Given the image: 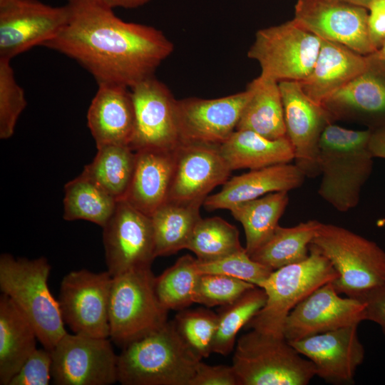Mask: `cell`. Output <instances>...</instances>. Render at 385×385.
Masks as SVG:
<instances>
[{
    "label": "cell",
    "mask_w": 385,
    "mask_h": 385,
    "mask_svg": "<svg viewBox=\"0 0 385 385\" xmlns=\"http://www.w3.org/2000/svg\"><path fill=\"white\" fill-rule=\"evenodd\" d=\"M231 171L220 145L181 142L175 150L168 200L203 205L209 192L225 184Z\"/></svg>",
    "instance_id": "18"
},
{
    "label": "cell",
    "mask_w": 385,
    "mask_h": 385,
    "mask_svg": "<svg viewBox=\"0 0 385 385\" xmlns=\"http://www.w3.org/2000/svg\"><path fill=\"white\" fill-rule=\"evenodd\" d=\"M98 85L87 113L88 126L96 147L106 145L130 147L135 128L130 88L111 83Z\"/></svg>",
    "instance_id": "22"
},
{
    "label": "cell",
    "mask_w": 385,
    "mask_h": 385,
    "mask_svg": "<svg viewBox=\"0 0 385 385\" xmlns=\"http://www.w3.org/2000/svg\"><path fill=\"white\" fill-rule=\"evenodd\" d=\"M51 353L55 384L109 385L118 381V355L108 338L66 332Z\"/></svg>",
    "instance_id": "11"
},
{
    "label": "cell",
    "mask_w": 385,
    "mask_h": 385,
    "mask_svg": "<svg viewBox=\"0 0 385 385\" xmlns=\"http://www.w3.org/2000/svg\"><path fill=\"white\" fill-rule=\"evenodd\" d=\"M113 277L108 272L71 271L60 284L58 302L73 333L108 338L109 300Z\"/></svg>",
    "instance_id": "10"
},
{
    "label": "cell",
    "mask_w": 385,
    "mask_h": 385,
    "mask_svg": "<svg viewBox=\"0 0 385 385\" xmlns=\"http://www.w3.org/2000/svg\"><path fill=\"white\" fill-rule=\"evenodd\" d=\"M198 262L200 274H221L262 287L270 274L274 271L253 260L245 248L221 259L207 262Z\"/></svg>",
    "instance_id": "39"
},
{
    "label": "cell",
    "mask_w": 385,
    "mask_h": 385,
    "mask_svg": "<svg viewBox=\"0 0 385 385\" xmlns=\"http://www.w3.org/2000/svg\"><path fill=\"white\" fill-rule=\"evenodd\" d=\"M175 149L135 151L134 171L123 200L149 217L165 202L173 175Z\"/></svg>",
    "instance_id": "25"
},
{
    "label": "cell",
    "mask_w": 385,
    "mask_h": 385,
    "mask_svg": "<svg viewBox=\"0 0 385 385\" xmlns=\"http://www.w3.org/2000/svg\"><path fill=\"white\" fill-rule=\"evenodd\" d=\"M367 56L343 44L322 39L319 53L307 78L299 84L313 101L322 104L364 71Z\"/></svg>",
    "instance_id": "24"
},
{
    "label": "cell",
    "mask_w": 385,
    "mask_h": 385,
    "mask_svg": "<svg viewBox=\"0 0 385 385\" xmlns=\"http://www.w3.org/2000/svg\"><path fill=\"white\" fill-rule=\"evenodd\" d=\"M52 353L36 349L13 376L9 385H48L52 379Z\"/></svg>",
    "instance_id": "41"
},
{
    "label": "cell",
    "mask_w": 385,
    "mask_h": 385,
    "mask_svg": "<svg viewBox=\"0 0 385 385\" xmlns=\"http://www.w3.org/2000/svg\"><path fill=\"white\" fill-rule=\"evenodd\" d=\"M66 5V25L43 46L76 61L98 84L130 88L155 76L174 51L162 31L123 21L103 0H67Z\"/></svg>",
    "instance_id": "1"
},
{
    "label": "cell",
    "mask_w": 385,
    "mask_h": 385,
    "mask_svg": "<svg viewBox=\"0 0 385 385\" xmlns=\"http://www.w3.org/2000/svg\"><path fill=\"white\" fill-rule=\"evenodd\" d=\"M190 385H240V383L232 366H212L200 361Z\"/></svg>",
    "instance_id": "42"
},
{
    "label": "cell",
    "mask_w": 385,
    "mask_h": 385,
    "mask_svg": "<svg viewBox=\"0 0 385 385\" xmlns=\"http://www.w3.org/2000/svg\"><path fill=\"white\" fill-rule=\"evenodd\" d=\"M97 149L93 160L82 173L118 201L123 200L132 180L135 152L120 145H106Z\"/></svg>",
    "instance_id": "33"
},
{
    "label": "cell",
    "mask_w": 385,
    "mask_h": 385,
    "mask_svg": "<svg viewBox=\"0 0 385 385\" xmlns=\"http://www.w3.org/2000/svg\"><path fill=\"white\" fill-rule=\"evenodd\" d=\"M200 274L197 259L185 255L155 277V292L163 307L167 310L180 311L195 303Z\"/></svg>",
    "instance_id": "35"
},
{
    "label": "cell",
    "mask_w": 385,
    "mask_h": 385,
    "mask_svg": "<svg viewBox=\"0 0 385 385\" xmlns=\"http://www.w3.org/2000/svg\"><path fill=\"white\" fill-rule=\"evenodd\" d=\"M247 86L252 93L236 130H250L270 139L286 137L279 82L260 74Z\"/></svg>",
    "instance_id": "28"
},
{
    "label": "cell",
    "mask_w": 385,
    "mask_h": 385,
    "mask_svg": "<svg viewBox=\"0 0 385 385\" xmlns=\"http://www.w3.org/2000/svg\"><path fill=\"white\" fill-rule=\"evenodd\" d=\"M374 53L377 58L385 61V42Z\"/></svg>",
    "instance_id": "48"
},
{
    "label": "cell",
    "mask_w": 385,
    "mask_h": 385,
    "mask_svg": "<svg viewBox=\"0 0 385 385\" xmlns=\"http://www.w3.org/2000/svg\"><path fill=\"white\" fill-rule=\"evenodd\" d=\"M363 72L322 103L334 121L346 120L370 130L385 127V61L367 56Z\"/></svg>",
    "instance_id": "20"
},
{
    "label": "cell",
    "mask_w": 385,
    "mask_h": 385,
    "mask_svg": "<svg viewBox=\"0 0 385 385\" xmlns=\"http://www.w3.org/2000/svg\"><path fill=\"white\" fill-rule=\"evenodd\" d=\"M103 230L107 271L112 277L151 267L156 256L150 217L120 200Z\"/></svg>",
    "instance_id": "13"
},
{
    "label": "cell",
    "mask_w": 385,
    "mask_h": 385,
    "mask_svg": "<svg viewBox=\"0 0 385 385\" xmlns=\"http://www.w3.org/2000/svg\"><path fill=\"white\" fill-rule=\"evenodd\" d=\"M320 222L311 220L289 227L278 225L271 237L250 256L272 270L301 262L309 255Z\"/></svg>",
    "instance_id": "31"
},
{
    "label": "cell",
    "mask_w": 385,
    "mask_h": 385,
    "mask_svg": "<svg viewBox=\"0 0 385 385\" xmlns=\"http://www.w3.org/2000/svg\"><path fill=\"white\" fill-rule=\"evenodd\" d=\"M368 9L343 0H297L294 19L321 39L344 45L364 56L374 53Z\"/></svg>",
    "instance_id": "14"
},
{
    "label": "cell",
    "mask_w": 385,
    "mask_h": 385,
    "mask_svg": "<svg viewBox=\"0 0 385 385\" xmlns=\"http://www.w3.org/2000/svg\"><path fill=\"white\" fill-rule=\"evenodd\" d=\"M240 385H307L313 364L284 338L255 329L237 340L232 364Z\"/></svg>",
    "instance_id": "7"
},
{
    "label": "cell",
    "mask_w": 385,
    "mask_h": 385,
    "mask_svg": "<svg viewBox=\"0 0 385 385\" xmlns=\"http://www.w3.org/2000/svg\"><path fill=\"white\" fill-rule=\"evenodd\" d=\"M67 5L38 0H0V58L14 57L53 38L66 25Z\"/></svg>",
    "instance_id": "12"
},
{
    "label": "cell",
    "mask_w": 385,
    "mask_h": 385,
    "mask_svg": "<svg viewBox=\"0 0 385 385\" xmlns=\"http://www.w3.org/2000/svg\"><path fill=\"white\" fill-rule=\"evenodd\" d=\"M366 320L365 304L360 299L342 297L332 282L315 289L287 317L283 336L287 342L327 332Z\"/></svg>",
    "instance_id": "17"
},
{
    "label": "cell",
    "mask_w": 385,
    "mask_h": 385,
    "mask_svg": "<svg viewBox=\"0 0 385 385\" xmlns=\"http://www.w3.org/2000/svg\"><path fill=\"white\" fill-rule=\"evenodd\" d=\"M220 149L232 170L259 169L294 159V148L287 136L270 139L250 130H236L220 145Z\"/></svg>",
    "instance_id": "26"
},
{
    "label": "cell",
    "mask_w": 385,
    "mask_h": 385,
    "mask_svg": "<svg viewBox=\"0 0 385 385\" xmlns=\"http://www.w3.org/2000/svg\"><path fill=\"white\" fill-rule=\"evenodd\" d=\"M357 328L351 325L288 342L313 364L319 377L333 384H349L365 355Z\"/></svg>",
    "instance_id": "21"
},
{
    "label": "cell",
    "mask_w": 385,
    "mask_h": 385,
    "mask_svg": "<svg viewBox=\"0 0 385 385\" xmlns=\"http://www.w3.org/2000/svg\"><path fill=\"white\" fill-rule=\"evenodd\" d=\"M321 41L292 19L258 30L247 56L259 63L263 76L300 82L312 72Z\"/></svg>",
    "instance_id": "9"
},
{
    "label": "cell",
    "mask_w": 385,
    "mask_h": 385,
    "mask_svg": "<svg viewBox=\"0 0 385 385\" xmlns=\"http://www.w3.org/2000/svg\"><path fill=\"white\" fill-rule=\"evenodd\" d=\"M24 89L15 78L11 61L0 58V138L14 133L16 122L26 107Z\"/></svg>",
    "instance_id": "38"
},
{
    "label": "cell",
    "mask_w": 385,
    "mask_h": 385,
    "mask_svg": "<svg viewBox=\"0 0 385 385\" xmlns=\"http://www.w3.org/2000/svg\"><path fill=\"white\" fill-rule=\"evenodd\" d=\"M338 277L329 260L311 244L305 260L275 270L267 278L262 287L267 295L265 304L245 328L284 337V324L292 309Z\"/></svg>",
    "instance_id": "6"
},
{
    "label": "cell",
    "mask_w": 385,
    "mask_h": 385,
    "mask_svg": "<svg viewBox=\"0 0 385 385\" xmlns=\"http://www.w3.org/2000/svg\"><path fill=\"white\" fill-rule=\"evenodd\" d=\"M180 336L200 360L212 352L217 314L207 309H183L173 320Z\"/></svg>",
    "instance_id": "37"
},
{
    "label": "cell",
    "mask_w": 385,
    "mask_h": 385,
    "mask_svg": "<svg viewBox=\"0 0 385 385\" xmlns=\"http://www.w3.org/2000/svg\"><path fill=\"white\" fill-rule=\"evenodd\" d=\"M51 267L47 259L0 257V289L34 327L38 341L51 351L66 333L58 299L48 284Z\"/></svg>",
    "instance_id": "4"
},
{
    "label": "cell",
    "mask_w": 385,
    "mask_h": 385,
    "mask_svg": "<svg viewBox=\"0 0 385 385\" xmlns=\"http://www.w3.org/2000/svg\"><path fill=\"white\" fill-rule=\"evenodd\" d=\"M252 91L217 98L178 100L177 115L181 142L221 145L236 130Z\"/></svg>",
    "instance_id": "19"
},
{
    "label": "cell",
    "mask_w": 385,
    "mask_h": 385,
    "mask_svg": "<svg viewBox=\"0 0 385 385\" xmlns=\"http://www.w3.org/2000/svg\"><path fill=\"white\" fill-rule=\"evenodd\" d=\"M352 4L359 6L368 9L369 5L374 0H343Z\"/></svg>",
    "instance_id": "47"
},
{
    "label": "cell",
    "mask_w": 385,
    "mask_h": 385,
    "mask_svg": "<svg viewBox=\"0 0 385 385\" xmlns=\"http://www.w3.org/2000/svg\"><path fill=\"white\" fill-rule=\"evenodd\" d=\"M201 361L184 342L174 322L128 343L118 355L123 385H190Z\"/></svg>",
    "instance_id": "3"
},
{
    "label": "cell",
    "mask_w": 385,
    "mask_h": 385,
    "mask_svg": "<svg viewBox=\"0 0 385 385\" xmlns=\"http://www.w3.org/2000/svg\"><path fill=\"white\" fill-rule=\"evenodd\" d=\"M151 267L113 277L109 300V337L123 347L163 325L168 312L155 292Z\"/></svg>",
    "instance_id": "8"
},
{
    "label": "cell",
    "mask_w": 385,
    "mask_h": 385,
    "mask_svg": "<svg viewBox=\"0 0 385 385\" xmlns=\"http://www.w3.org/2000/svg\"><path fill=\"white\" fill-rule=\"evenodd\" d=\"M368 12L369 34L377 50L385 42V0H374Z\"/></svg>",
    "instance_id": "44"
},
{
    "label": "cell",
    "mask_w": 385,
    "mask_h": 385,
    "mask_svg": "<svg viewBox=\"0 0 385 385\" xmlns=\"http://www.w3.org/2000/svg\"><path fill=\"white\" fill-rule=\"evenodd\" d=\"M36 331L5 294L0 297V384L9 385L36 349Z\"/></svg>",
    "instance_id": "27"
},
{
    "label": "cell",
    "mask_w": 385,
    "mask_h": 385,
    "mask_svg": "<svg viewBox=\"0 0 385 385\" xmlns=\"http://www.w3.org/2000/svg\"><path fill=\"white\" fill-rule=\"evenodd\" d=\"M198 202L167 200L150 216L155 256L173 255L186 249L198 221L202 218Z\"/></svg>",
    "instance_id": "29"
},
{
    "label": "cell",
    "mask_w": 385,
    "mask_h": 385,
    "mask_svg": "<svg viewBox=\"0 0 385 385\" xmlns=\"http://www.w3.org/2000/svg\"><path fill=\"white\" fill-rule=\"evenodd\" d=\"M360 300L365 304L366 320L376 323L385 336V284L369 291Z\"/></svg>",
    "instance_id": "43"
},
{
    "label": "cell",
    "mask_w": 385,
    "mask_h": 385,
    "mask_svg": "<svg viewBox=\"0 0 385 385\" xmlns=\"http://www.w3.org/2000/svg\"><path fill=\"white\" fill-rule=\"evenodd\" d=\"M286 135L294 151L295 165L306 177L320 175L318 165L319 143L325 128L334 120L322 104L311 100L298 81L279 82Z\"/></svg>",
    "instance_id": "16"
},
{
    "label": "cell",
    "mask_w": 385,
    "mask_h": 385,
    "mask_svg": "<svg viewBox=\"0 0 385 385\" xmlns=\"http://www.w3.org/2000/svg\"><path fill=\"white\" fill-rule=\"evenodd\" d=\"M338 274L332 282L339 294L360 299L385 284V252L371 241L343 227L320 222L312 242Z\"/></svg>",
    "instance_id": "5"
},
{
    "label": "cell",
    "mask_w": 385,
    "mask_h": 385,
    "mask_svg": "<svg viewBox=\"0 0 385 385\" xmlns=\"http://www.w3.org/2000/svg\"><path fill=\"white\" fill-rule=\"evenodd\" d=\"M371 131L350 130L332 123L321 135L318 194L339 212L359 204L361 188L371 173L374 157L368 148Z\"/></svg>",
    "instance_id": "2"
},
{
    "label": "cell",
    "mask_w": 385,
    "mask_h": 385,
    "mask_svg": "<svg viewBox=\"0 0 385 385\" xmlns=\"http://www.w3.org/2000/svg\"><path fill=\"white\" fill-rule=\"evenodd\" d=\"M135 128L130 148L134 150H173L181 143L177 102L170 88L155 76L130 88Z\"/></svg>",
    "instance_id": "15"
},
{
    "label": "cell",
    "mask_w": 385,
    "mask_h": 385,
    "mask_svg": "<svg viewBox=\"0 0 385 385\" xmlns=\"http://www.w3.org/2000/svg\"><path fill=\"white\" fill-rule=\"evenodd\" d=\"M113 9H136L142 6L153 0H103Z\"/></svg>",
    "instance_id": "46"
},
{
    "label": "cell",
    "mask_w": 385,
    "mask_h": 385,
    "mask_svg": "<svg viewBox=\"0 0 385 385\" xmlns=\"http://www.w3.org/2000/svg\"><path fill=\"white\" fill-rule=\"evenodd\" d=\"M118 200L82 173L65 185L63 218L84 220L103 227L113 215Z\"/></svg>",
    "instance_id": "32"
},
{
    "label": "cell",
    "mask_w": 385,
    "mask_h": 385,
    "mask_svg": "<svg viewBox=\"0 0 385 385\" xmlns=\"http://www.w3.org/2000/svg\"><path fill=\"white\" fill-rule=\"evenodd\" d=\"M257 287L250 282L221 274H201L196 287L194 302L207 307L225 306Z\"/></svg>",
    "instance_id": "40"
},
{
    "label": "cell",
    "mask_w": 385,
    "mask_h": 385,
    "mask_svg": "<svg viewBox=\"0 0 385 385\" xmlns=\"http://www.w3.org/2000/svg\"><path fill=\"white\" fill-rule=\"evenodd\" d=\"M368 148L374 158L385 159V127L371 130Z\"/></svg>",
    "instance_id": "45"
},
{
    "label": "cell",
    "mask_w": 385,
    "mask_h": 385,
    "mask_svg": "<svg viewBox=\"0 0 385 385\" xmlns=\"http://www.w3.org/2000/svg\"><path fill=\"white\" fill-rule=\"evenodd\" d=\"M265 291L255 287L232 303L222 306L217 314V325L212 352L227 356L233 350L238 332L264 307Z\"/></svg>",
    "instance_id": "34"
},
{
    "label": "cell",
    "mask_w": 385,
    "mask_h": 385,
    "mask_svg": "<svg viewBox=\"0 0 385 385\" xmlns=\"http://www.w3.org/2000/svg\"><path fill=\"white\" fill-rule=\"evenodd\" d=\"M289 202L287 191L274 192L239 203L230 210L243 226L249 255L263 245L279 225Z\"/></svg>",
    "instance_id": "30"
},
{
    "label": "cell",
    "mask_w": 385,
    "mask_h": 385,
    "mask_svg": "<svg viewBox=\"0 0 385 385\" xmlns=\"http://www.w3.org/2000/svg\"><path fill=\"white\" fill-rule=\"evenodd\" d=\"M306 178L295 164L281 163L234 176L218 192L208 195L202 205L208 211L230 210L235 205L263 195L299 188Z\"/></svg>",
    "instance_id": "23"
},
{
    "label": "cell",
    "mask_w": 385,
    "mask_h": 385,
    "mask_svg": "<svg viewBox=\"0 0 385 385\" xmlns=\"http://www.w3.org/2000/svg\"><path fill=\"white\" fill-rule=\"evenodd\" d=\"M239 235L237 227L221 217L201 218L186 249L200 262L215 261L244 249Z\"/></svg>",
    "instance_id": "36"
}]
</instances>
